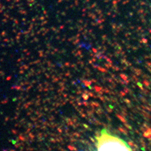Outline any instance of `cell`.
<instances>
[{
	"mask_svg": "<svg viewBox=\"0 0 151 151\" xmlns=\"http://www.w3.org/2000/svg\"><path fill=\"white\" fill-rule=\"evenodd\" d=\"M97 151H132L125 141L103 129L97 137Z\"/></svg>",
	"mask_w": 151,
	"mask_h": 151,
	"instance_id": "obj_1",
	"label": "cell"
}]
</instances>
